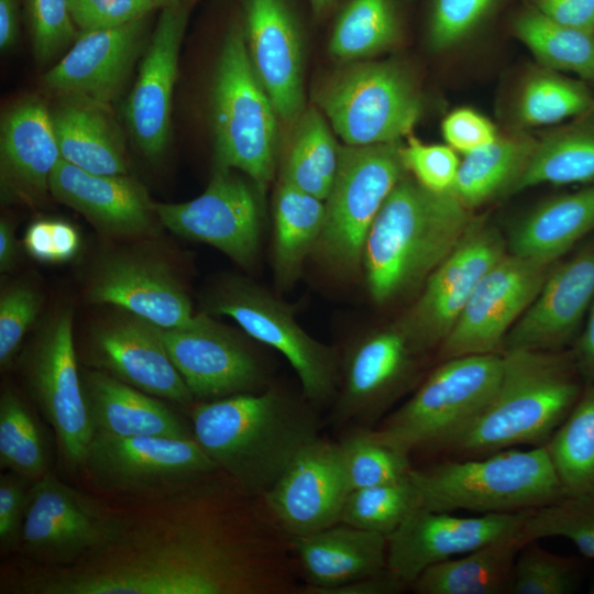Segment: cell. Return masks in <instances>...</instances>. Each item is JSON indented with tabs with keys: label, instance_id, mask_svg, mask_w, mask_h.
<instances>
[{
	"label": "cell",
	"instance_id": "8d00e7d4",
	"mask_svg": "<svg viewBox=\"0 0 594 594\" xmlns=\"http://www.w3.org/2000/svg\"><path fill=\"white\" fill-rule=\"evenodd\" d=\"M547 183H594V124L573 125L537 143L513 191Z\"/></svg>",
	"mask_w": 594,
	"mask_h": 594
},
{
	"label": "cell",
	"instance_id": "836d02e7",
	"mask_svg": "<svg viewBox=\"0 0 594 594\" xmlns=\"http://www.w3.org/2000/svg\"><path fill=\"white\" fill-rule=\"evenodd\" d=\"M324 215L323 200L280 180L274 199V268L282 286L297 280L319 241Z\"/></svg>",
	"mask_w": 594,
	"mask_h": 594
},
{
	"label": "cell",
	"instance_id": "c3c4849f",
	"mask_svg": "<svg viewBox=\"0 0 594 594\" xmlns=\"http://www.w3.org/2000/svg\"><path fill=\"white\" fill-rule=\"evenodd\" d=\"M404 167L421 186L435 191H451L460 161L449 145L424 144L409 138L400 147Z\"/></svg>",
	"mask_w": 594,
	"mask_h": 594
},
{
	"label": "cell",
	"instance_id": "4dcf8cb0",
	"mask_svg": "<svg viewBox=\"0 0 594 594\" xmlns=\"http://www.w3.org/2000/svg\"><path fill=\"white\" fill-rule=\"evenodd\" d=\"M50 112L64 161L94 174H127L123 140L105 105L63 97Z\"/></svg>",
	"mask_w": 594,
	"mask_h": 594
},
{
	"label": "cell",
	"instance_id": "ba28073f",
	"mask_svg": "<svg viewBox=\"0 0 594 594\" xmlns=\"http://www.w3.org/2000/svg\"><path fill=\"white\" fill-rule=\"evenodd\" d=\"M102 490L140 497L178 495L221 472L194 437L95 432L81 470Z\"/></svg>",
	"mask_w": 594,
	"mask_h": 594
},
{
	"label": "cell",
	"instance_id": "f907efd6",
	"mask_svg": "<svg viewBox=\"0 0 594 594\" xmlns=\"http://www.w3.org/2000/svg\"><path fill=\"white\" fill-rule=\"evenodd\" d=\"M494 0H435L429 41L444 50L459 42L483 18Z\"/></svg>",
	"mask_w": 594,
	"mask_h": 594
},
{
	"label": "cell",
	"instance_id": "7402d4cb",
	"mask_svg": "<svg viewBox=\"0 0 594 594\" xmlns=\"http://www.w3.org/2000/svg\"><path fill=\"white\" fill-rule=\"evenodd\" d=\"M88 360L96 370L152 396L184 406L195 400L156 326L131 314L92 329Z\"/></svg>",
	"mask_w": 594,
	"mask_h": 594
},
{
	"label": "cell",
	"instance_id": "d6986e66",
	"mask_svg": "<svg viewBox=\"0 0 594 594\" xmlns=\"http://www.w3.org/2000/svg\"><path fill=\"white\" fill-rule=\"evenodd\" d=\"M348 494L339 444L319 437L261 497L280 529L295 538L339 522Z\"/></svg>",
	"mask_w": 594,
	"mask_h": 594
},
{
	"label": "cell",
	"instance_id": "681fc988",
	"mask_svg": "<svg viewBox=\"0 0 594 594\" xmlns=\"http://www.w3.org/2000/svg\"><path fill=\"white\" fill-rule=\"evenodd\" d=\"M42 297L31 286L18 285L0 298V364L7 367L18 353L21 342L35 321Z\"/></svg>",
	"mask_w": 594,
	"mask_h": 594
},
{
	"label": "cell",
	"instance_id": "3957f363",
	"mask_svg": "<svg viewBox=\"0 0 594 594\" xmlns=\"http://www.w3.org/2000/svg\"><path fill=\"white\" fill-rule=\"evenodd\" d=\"M474 218L452 191L435 193L406 173L367 234L362 262L378 304L424 285L465 237Z\"/></svg>",
	"mask_w": 594,
	"mask_h": 594
},
{
	"label": "cell",
	"instance_id": "ab89813d",
	"mask_svg": "<svg viewBox=\"0 0 594 594\" xmlns=\"http://www.w3.org/2000/svg\"><path fill=\"white\" fill-rule=\"evenodd\" d=\"M0 466L31 482L48 471L43 431L25 402L12 389L0 396Z\"/></svg>",
	"mask_w": 594,
	"mask_h": 594
},
{
	"label": "cell",
	"instance_id": "6f0895ef",
	"mask_svg": "<svg viewBox=\"0 0 594 594\" xmlns=\"http://www.w3.org/2000/svg\"><path fill=\"white\" fill-rule=\"evenodd\" d=\"M408 586L388 568L350 583L324 591L322 594H397Z\"/></svg>",
	"mask_w": 594,
	"mask_h": 594
},
{
	"label": "cell",
	"instance_id": "d4e9b609",
	"mask_svg": "<svg viewBox=\"0 0 594 594\" xmlns=\"http://www.w3.org/2000/svg\"><path fill=\"white\" fill-rule=\"evenodd\" d=\"M147 15L125 24L80 32L66 55L43 76L62 97L106 105L124 84L144 44Z\"/></svg>",
	"mask_w": 594,
	"mask_h": 594
},
{
	"label": "cell",
	"instance_id": "f35d334b",
	"mask_svg": "<svg viewBox=\"0 0 594 594\" xmlns=\"http://www.w3.org/2000/svg\"><path fill=\"white\" fill-rule=\"evenodd\" d=\"M514 31L546 65L594 80V33L560 24L537 9L520 14Z\"/></svg>",
	"mask_w": 594,
	"mask_h": 594
},
{
	"label": "cell",
	"instance_id": "83f0119b",
	"mask_svg": "<svg viewBox=\"0 0 594 594\" xmlns=\"http://www.w3.org/2000/svg\"><path fill=\"white\" fill-rule=\"evenodd\" d=\"M50 194L112 235L142 234L155 215L145 188L127 174H94L63 158L52 173Z\"/></svg>",
	"mask_w": 594,
	"mask_h": 594
},
{
	"label": "cell",
	"instance_id": "2e32d148",
	"mask_svg": "<svg viewBox=\"0 0 594 594\" xmlns=\"http://www.w3.org/2000/svg\"><path fill=\"white\" fill-rule=\"evenodd\" d=\"M155 216L175 234L205 242L243 267L255 261L261 211L251 186L230 168L216 167L206 190L179 204H154Z\"/></svg>",
	"mask_w": 594,
	"mask_h": 594
},
{
	"label": "cell",
	"instance_id": "d6a6232c",
	"mask_svg": "<svg viewBox=\"0 0 594 594\" xmlns=\"http://www.w3.org/2000/svg\"><path fill=\"white\" fill-rule=\"evenodd\" d=\"M522 546L518 534L497 539L461 558L427 568L411 587L419 594L509 593L515 560Z\"/></svg>",
	"mask_w": 594,
	"mask_h": 594
},
{
	"label": "cell",
	"instance_id": "d590c367",
	"mask_svg": "<svg viewBox=\"0 0 594 594\" xmlns=\"http://www.w3.org/2000/svg\"><path fill=\"white\" fill-rule=\"evenodd\" d=\"M340 146L316 108L304 110L284 165L282 182L326 200L332 187Z\"/></svg>",
	"mask_w": 594,
	"mask_h": 594
},
{
	"label": "cell",
	"instance_id": "603a6c76",
	"mask_svg": "<svg viewBox=\"0 0 594 594\" xmlns=\"http://www.w3.org/2000/svg\"><path fill=\"white\" fill-rule=\"evenodd\" d=\"M418 354L396 329L354 344L344 362V382L332 422L373 428L409 382Z\"/></svg>",
	"mask_w": 594,
	"mask_h": 594
},
{
	"label": "cell",
	"instance_id": "5b68a950",
	"mask_svg": "<svg viewBox=\"0 0 594 594\" xmlns=\"http://www.w3.org/2000/svg\"><path fill=\"white\" fill-rule=\"evenodd\" d=\"M409 476L421 506L435 512L517 513L566 496L546 446L447 460L425 469L413 468Z\"/></svg>",
	"mask_w": 594,
	"mask_h": 594
},
{
	"label": "cell",
	"instance_id": "4fadbf2b",
	"mask_svg": "<svg viewBox=\"0 0 594 594\" xmlns=\"http://www.w3.org/2000/svg\"><path fill=\"white\" fill-rule=\"evenodd\" d=\"M508 252L499 230L474 219L465 237L430 274L424 289L395 326L417 353L440 346L483 276Z\"/></svg>",
	"mask_w": 594,
	"mask_h": 594
},
{
	"label": "cell",
	"instance_id": "b9f144b4",
	"mask_svg": "<svg viewBox=\"0 0 594 594\" xmlns=\"http://www.w3.org/2000/svg\"><path fill=\"white\" fill-rule=\"evenodd\" d=\"M419 507V493L408 475L397 482L351 491L339 522L388 537Z\"/></svg>",
	"mask_w": 594,
	"mask_h": 594
},
{
	"label": "cell",
	"instance_id": "db71d44e",
	"mask_svg": "<svg viewBox=\"0 0 594 594\" xmlns=\"http://www.w3.org/2000/svg\"><path fill=\"white\" fill-rule=\"evenodd\" d=\"M32 482L12 471L0 476V547H19Z\"/></svg>",
	"mask_w": 594,
	"mask_h": 594
},
{
	"label": "cell",
	"instance_id": "816d5d0a",
	"mask_svg": "<svg viewBox=\"0 0 594 594\" xmlns=\"http://www.w3.org/2000/svg\"><path fill=\"white\" fill-rule=\"evenodd\" d=\"M22 243L33 258L46 263H62L78 253L80 237L76 228L68 222L41 219L28 227Z\"/></svg>",
	"mask_w": 594,
	"mask_h": 594
},
{
	"label": "cell",
	"instance_id": "7a4b0ae2",
	"mask_svg": "<svg viewBox=\"0 0 594 594\" xmlns=\"http://www.w3.org/2000/svg\"><path fill=\"white\" fill-rule=\"evenodd\" d=\"M189 414L200 447L227 477L254 496L267 493L320 437L314 410L273 388L199 402Z\"/></svg>",
	"mask_w": 594,
	"mask_h": 594
},
{
	"label": "cell",
	"instance_id": "cb8c5ba5",
	"mask_svg": "<svg viewBox=\"0 0 594 594\" xmlns=\"http://www.w3.org/2000/svg\"><path fill=\"white\" fill-rule=\"evenodd\" d=\"M87 298L92 304L117 306L161 328H184L195 319L190 300L170 268L162 261L134 254L102 260Z\"/></svg>",
	"mask_w": 594,
	"mask_h": 594
},
{
	"label": "cell",
	"instance_id": "e575fe53",
	"mask_svg": "<svg viewBox=\"0 0 594 594\" xmlns=\"http://www.w3.org/2000/svg\"><path fill=\"white\" fill-rule=\"evenodd\" d=\"M527 136H497L460 162L452 194L470 210L513 188L536 147Z\"/></svg>",
	"mask_w": 594,
	"mask_h": 594
},
{
	"label": "cell",
	"instance_id": "ac0fdd59",
	"mask_svg": "<svg viewBox=\"0 0 594 594\" xmlns=\"http://www.w3.org/2000/svg\"><path fill=\"white\" fill-rule=\"evenodd\" d=\"M528 510L458 517L419 507L387 538V568L411 585L429 566L516 535Z\"/></svg>",
	"mask_w": 594,
	"mask_h": 594
},
{
	"label": "cell",
	"instance_id": "44dd1931",
	"mask_svg": "<svg viewBox=\"0 0 594 594\" xmlns=\"http://www.w3.org/2000/svg\"><path fill=\"white\" fill-rule=\"evenodd\" d=\"M188 15V0L163 7L127 101L129 131L151 160L158 158L168 144L173 90Z\"/></svg>",
	"mask_w": 594,
	"mask_h": 594
},
{
	"label": "cell",
	"instance_id": "7dc6e473",
	"mask_svg": "<svg viewBox=\"0 0 594 594\" xmlns=\"http://www.w3.org/2000/svg\"><path fill=\"white\" fill-rule=\"evenodd\" d=\"M28 9L35 57L47 62L76 37L69 0H28Z\"/></svg>",
	"mask_w": 594,
	"mask_h": 594
},
{
	"label": "cell",
	"instance_id": "f6af8a7d",
	"mask_svg": "<svg viewBox=\"0 0 594 594\" xmlns=\"http://www.w3.org/2000/svg\"><path fill=\"white\" fill-rule=\"evenodd\" d=\"M580 561L552 553L536 540L525 543L515 560L510 594H566L580 581Z\"/></svg>",
	"mask_w": 594,
	"mask_h": 594
},
{
	"label": "cell",
	"instance_id": "9c48e42d",
	"mask_svg": "<svg viewBox=\"0 0 594 594\" xmlns=\"http://www.w3.org/2000/svg\"><path fill=\"white\" fill-rule=\"evenodd\" d=\"M317 103L344 144L356 146L399 142L422 110L410 76L391 63L345 68L323 85Z\"/></svg>",
	"mask_w": 594,
	"mask_h": 594
},
{
	"label": "cell",
	"instance_id": "6125c7cd",
	"mask_svg": "<svg viewBox=\"0 0 594 594\" xmlns=\"http://www.w3.org/2000/svg\"><path fill=\"white\" fill-rule=\"evenodd\" d=\"M309 2L316 14H323L334 4L336 0H309Z\"/></svg>",
	"mask_w": 594,
	"mask_h": 594
},
{
	"label": "cell",
	"instance_id": "8fae6325",
	"mask_svg": "<svg viewBox=\"0 0 594 594\" xmlns=\"http://www.w3.org/2000/svg\"><path fill=\"white\" fill-rule=\"evenodd\" d=\"M23 370L32 398L54 430L65 468L80 471L94 430L77 365L70 310L58 312L41 331L24 355Z\"/></svg>",
	"mask_w": 594,
	"mask_h": 594
},
{
	"label": "cell",
	"instance_id": "bcb514c9",
	"mask_svg": "<svg viewBox=\"0 0 594 594\" xmlns=\"http://www.w3.org/2000/svg\"><path fill=\"white\" fill-rule=\"evenodd\" d=\"M585 87L551 74L532 77L519 101V117L528 124H549L582 114L593 106Z\"/></svg>",
	"mask_w": 594,
	"mask_h": 594
},
{
	"label": "cell",
	"instance_id": "f1b7e54d",
	"mask_svg": "<svg viewBox=\"0 0 594 594\" xmlns=\"http://www.w3.org/2000/svg\"><path fill=\"white\" fill-rule=\"evenodd\" d=\"M292 549L302 594H322L387 568V538L343 522L292 538Z\"/></svg>",
	"mask_w": 594,
	"mask_h": 594
},
{
	"label": "cell",
	"instance_id": "4316f807",
	"mask_svg": "<svg viewBox=\"0 0 594 594\" xmlns=\"http://www.w3.org/2000/svg\"><path fill=\"white\" fill-rule=\"evenodd\" d=\"M51 112L37 99L20 101L4 114L0 133L3 199L32 204L50 193L61 160Z\"/></svg>",
	"mask_w": 594,
	"mask_h": 594
},
{
	"label": "cell",
	"instance_id": "680465c9",
	"mask_svg": "<svg viewBox=\"0 0 594 594\" xmlns=\"http://www.w3.org/2000/svg\"><path fill=\"white\" fill-rule=\"evenodd\" d=\"M571 351L583 381L585 383L594 381V302Z\"/></svg>",
	"mask_w": 594,
	"mask_h": 594
},
{
	"label": "cell",
	"instance_id": "e0dca14e",
	"mask_svg": "<svg viewBox=\"0 0 594 594\" xmlns=\"http://www.w3.org/2000/svg\"><path fill=\"white\" fill-rule=\"evenodd\" d=\"M167 353L195 399L216 400L255 393L264 380L256 356L207 315L184 328H161Z\"/></svg>",
	"mask_w": 594,
	"mask_h": 594
},
{
	"label": "cell",
	"instance_id": "60d3db41",
	"mask_svg": "<svg viewBox=\"0 0 594 594\" xmlns=\"http://www.w3.org/2000/svg\"><path fill=\"white\" fill-rule=\"evenodd\" d=\"M398 36L389 0H352L336 23L329 51L336 58L352 61L389 47Z\"/></svg>",
	"mask_w": 594,
	"mask_h": 594
},
{
	"label": "cell",
	"instance_id": "f5cc1de1",
	"mask_svg": "<svg viewBox=\"0 0 594 594\" xmlns=\"http://www.w3.org/2000/svg\"><path fill=\"white\" fill-rule=\"evenodd\" d=\"M155 8L147 0H69L72 19L81 32L119 26Z\"/></svg>",
	"mask_w": 594,
	"mask_h": 594
},
{
	"label": "cell",
	"instance_id": "1f68e13d",
	"mask_svg": "<svg viewBox=\"0 0 594 594\" xmlns=\"http://www.w3.org/2000/svg\"><path fill=\"white\" fill-rule=\"evenodd\" d=\"M594 231V184L554 197L520 220L507 241L509 253L556 263Z\"/></svg>",
	"mask_w": 594,
	"mask_h": 594
},
{
	"label": "cell",
	"instance_id": "30bf717a",
	"mask_svg": "<svg viewBox=\"0 0 594 594\" xmlns=\"http://www.w3.org/2000/svg\"><path fill=\"white\" fill-rule=\"evenodd\" d=\"M400 142L340 146L337 174L324 200L317 243L322 255L342 268H355L382 206L407 173Z\"/></svg>",
	"mask_w": 594,
	"mask_h": 594
},
{
	"label": "cell",
	"instance_id": "91938a15",
	"mask_svg": "<svg viewBox=\"0 0 594 594\" xmlns=\"http://www.w3.org/2000/svg\"><path fill=\"white\" fill-rule=\"evenodd\" d=\"M18 1L0 0V48L7 51L18 40Z\"/></svg>",
	"mask_w": 594,
	"mask_h": 594
},
{
	"label": "cell",
	"instance_id": "52a82bcc",
	"mask_svg": "<svg viewBox=\"0 0 594 594\" xmlns=\"http://www.w3.org/2000/svg\"><path fill=\"white\" fill-rule=\"evenodd\" d=\"M212 84L216 167L245 173L263 195L274 175L278 116L255 75L239 24L224 37Z\"/></svg>",
	"mask_w": 594,
	"mask_h": 594
},
{
	"label": "cell",
	"instance_id": "6da1fadb",
	"mask_svg": "<svg viewBox=\"0 0 594 594\" xmlns=\"http://www.w3.org/2000/svg\"><path fill=\"white\" fill-rule=\"evenodd\" d=\"M217 474L176 495L172 507L122 517L107 542L69 565L40 568L23 579L19 590L29 594L298 593L292 538L262 497L234 483L230 490L209 484Z\"/></svg>",
	"mask_w": 594,
	"mask_h": 594
},
{
	"label": "cell",
	"instance_id": "9a60e30c",
	"mask_svg": "<svg viewBox=\"0 0 594 594\" xmlns=\"http://www.w3.org/2000/svg\"><path fill=\"white\" fill-rule=\"evenodd\" d=\"M556 263L507 252L480 280L439 346L441 361L502 354L506 334L534 301Z\"/></svg>",
	"mask_w": 594,
	"mask_h": 594
},
{
	"label": "cell",
	"instance_id": "7c38bea8",
	"mask_svg": "<svg viewBox=\"0 0 594 594\" xmlns=\"http://www.w3.org/2000/svg\"><path fill=\"white\" fill-rule=\"evenodd\" d=\"M121 520L47 472L30 486L19 548L42 568L66 566L107 542Z\"/></svg>",
	"mask_w": 594,
	"mask_h": 594
},
{
	"label": "cell",
	"instance_id": "74e56055",
	"mask_svg": "<svg viewBox=\"0 0 594 594\" xmlns=\"http://www.w3.org/2000/svg\"><path fill=\"white\" fill-rule=\"evenodd\" d=\"M546 448L566 495L594 494V381Z\"/></svg>",
	"mask_w": 594,
	"mask_h": 594
},
{
	"label": "cell",
	"instance_id": "5bb4252c",
	"mask_svg": "<svg viewBox=\"0 0 594 594\" xmlns=\"http://www.w3.org/2000/svg\"><path fill=\"white\" fill-rule=\"evenodd\" d=\"M208 308L233 319L250 337L282 353L296 372L309 403L320 404L334 395L336 352L307 334L288 308L267 293L251 284L231 282L210 297Z\"/></svg>",
	"mask_w": 594,
	"mask_h": 594
},
{
	"label": "cell",
	"instance_id": "be15d7a7",
	"mask_svg": "<svg viewBox=\"0 0 594 594\" xmlns=\"http://www.w3.org/2000/svg\"><path fill=\"white\" fill-rule=\"evenodd\" d=\"M150 1L151 3H153L156 8L157 7H165L167 4H170L173 2H176V1H180V0H147Z\"/></svg>",
	"mask_w": 594,
	"mask_h": 594
},
{
	"label": "cell",
	"instance_id": "484cf974",
	"mask_svg": "<svg viewBox=\"0 0 594 594\" xmlns=\"http://www.w3.org/2000/svg\"><path fill=\"white\" fill-rule=\"evenodd\" d=\"M244 33L252 67L278 119L297 121L304 111L302 52L285 0H245Z\"/></svg>",
	"mask_w": 594,
	"mask_h": 594
},
{
	"label": "cell",
	"instance_id": "7bdbcfd3",
	"mask_svg": "<svg viewBox=\"0 0 594 594\" xmlns=\"http://www.w3.org/2000/svg\"><path fill=\"white\" fill-rule=\"evenodd\" d=\"M338 444L349 493L400 481L413 469L410 454L381 440L373 428L358 426Z\"/></svg>",
	"mask_w": 594,
	"mask_h": 594
},
{
	"label": "cell",
	"instance_id": "ffe728a7",
	"mask_svg": "<svg viewBox=\"0 0 594 594\" xmlns=\"http://www.w3.org/2000/svg\"><path fill=\"white\" fill-rule=\"evenodd\" d=\"M594 302V240L559 260L540 292L506 334L509 350L562 351L575 342Z\"/></svg>",
	"mask_w": 594,
	"mask_h": 594
},
{
	"label": "cell",
	"instance_id": "11a10c76",
	"mask_svg": "<svg viewBox=\"0 0 594 594\" xmlns=\"http://www.w3.org/2000/svg\"><path fill=\"white\" fill-rule=\"evenodd\" d=\"M441 130L449 146L464 155L491 144L498 136L487 118L469 108L450 112L442 121Z\"/></svg>",
	"mask_w": 594,
	"mask_h": 594
},
{
	"label": "cell",
	"instance_id": "f546056e",
	"mask_svg": "<svg viewBox=\"0 0 594 594\" xmlns=\"http://www.w3.org/2000/svg\"><path fill=\"white\" fill-rule=\"evenodd\" d=\"M88 417L95 432L116 437H194L161 398L100 370L81 372Z\"/></svg>",
	"mask_w": 594,
	"mask_h": 594
},
{
	"label": "cell",
	"instance_id": "8992f818",
	"mask_svg": "<svg viewBox=\"0 0 594 594\" xmlns=\"http://www.w3.org/2000/svg\"><path fill=\"white\" fill-rule=\"evenodd\" d=\"M502 369V354L443 360L414 395L373 431L408 454L426 449L449 450L491 403Z\"/></svg>",
	"mask_w": 594,
	"mask_h": 594
},
{
	"label": "cell",
	"instance_id": "277c9868",
	"mask_svg": "<svg viewBox=\"0 0 594 594\" xmlns=\"http://www.w3.org/2000/svg\"><path fill=\"white\" fill-rule=\"evenodd\" d=\"M502 359L494 397L449 450L472 458L522 444L543 447L584 388L571 350H509Z\"/></svg>",
	"mask_w": 594,
	"mask_h": 594
},
{
	"label": "cell",
	"instance_id": "9f6ffc18",
	"mask_svg": "<svg viewBox=\"0 0 594 594\" xmlns=\"http://www.w3.org/2000/svg\"><path fill=\"white\" fill-rule=\"evenodd\" d=\"M536 9L560 24L594 33V0H536Z\"/></svg>",
	"mask_w": 594,
	"mask_h": 594
},
{
	"label": "cell",
	"instance_id": "94428289",
	"mask_svg": "<svg viewBox=\"0 0 594 594\" xmlns=\"http://www.w3.org/2000/svg\"><path fill=\"white\" fill-rule=\"evenodd\" d=\"M18 241L12 226L4 219L0 222V270L8 272L18 256Z\"/></svg>",
	"mask_w": 594,
	"mask_h": 594
},
{
	"label": "cell",
	"instance_id": "ee69618b",
	"mask_svg": "<svg viewBox=\"0 0 594 594\" xmlns=\"http://www.w3.org/2000/svg\"><path fill=\"white\" fill-rule=\"evenodd\" d=\"M518 535L524 544L541 538L563 537L583 556L594 559V494L566 495L552 504L529 509Z\"/></svg>",
	"mask_w": 594,
	"mask_h": 594
}]
</instances>
